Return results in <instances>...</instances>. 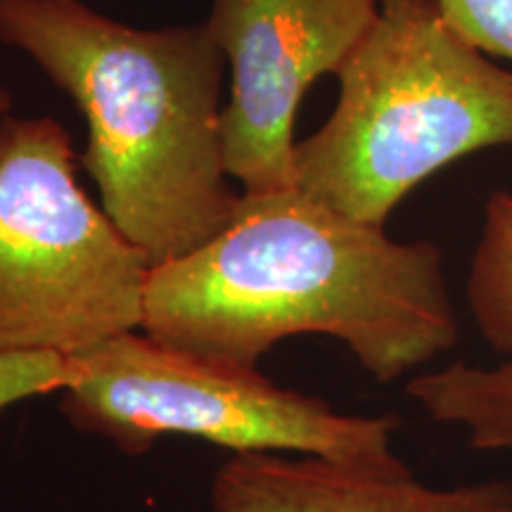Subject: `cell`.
Listing matches in <instances>:
<instances>
[{"label":"cell","instance_id":"cell-1","mask_svg":"<svg viewBox=\"0 0 512 512\" xmlns=\"http://www.w3.org/2000/svg\"><path fill=\"white\" fill-rule=\"evenodd\" d=\"M140 330L249 368L285 337L318 332L347 344L377 382L460 337L434 242H396L299 188L242 192L214 240L150 268Z\"/></svg>","mask_w":512,"mask_h":512},{"label":"cell","instance_id":"cell-2","mask_svg":"<svg viewBox=\"0 0 512 512\" xmlns=\"http://www.w3.org/2000/svg\"><path fill=\"white\" fill-rule=\"evenodd\" d=\"M0 43L34 60L86 119L79 164L150 268L233 221L223 155L226 55L204 24L136 29L81 0H0Z\"/></svg>","mask_w":512,"mask_h":512},{"label":"cell","instance_id":"cell-3","mask_svg":"<svg viewBox=\"0 0 512 512\" xmlns=\"http://www.w3.org/2000/svg\"><path fill=\"white\" fill-rule=\"evenodd\" d=\"M330 119L297 143V188L384 228L427 176L512 145V72L446 22L434 0H382L335 74Z\"/></svg>","mask_w":512,"mask_h":512},{"label":"cell","instance_id":"cell-4","mask_svg":"<svg viewBox=\"0 0 512 512\" xmlns=\"http://www.w3.org/2000/svg\"><path fill=\"white\" fill-rule=\"evenodd\" d=\"M67 128L0 121V354H83L143 325L150 264L76 181Z\"/></svg>","mask_w":512,"mask_h":512},{"label":"cell","instance_id":"cell-5","mask_svg":"<svg viewBox=\"0 0 512 512\" xmlns=\"http://www.w3.org/2000/svg\"><path fill=\"white\" fill-rule=\"evenodd\" d=\"M62 413L128 456L162 437H195L235 453H299L344 465L399 463L396 415H342L273 384L256 368L216 361L147 332H124L69 356Z\"/></svg>","mask_w":512,"mask_h":512},{"label":"cell","instance_id":"cell-6","mask_svg":"<svg viewBox=\"0 0 512 512\" xmlns=\"http://www.w3.org/2000/svg\"><path fill=\"white\" fill-rule=\"evenodd\" d=\"M382 0H214L207 27L230 67L223 155L242 192L297 188L294 119L306 91L337 74Z\"/></svg>","mask_w":512,"mask_h":512},{"label":"cell","instance_id":"cell-7","mask_svg":"<svg viewBox=\"0 0 512 512\" xmlns=\"http://www.w3.org/2000/svg\"><path fill=\"white\" fill-rule=\"evenodd\" d=\"M214 512H512V482L432 489L406 465H344L273 451L235 453L211 486Z\"/></svg>","mask_w":512,"mask_h":512},{"label":"cell","instance_id":"cell-8","mask_svg":"<svg viewBox=\"0 0 512 512\" xmlns=\"http://www.w3.org/2000/svg\"><path fill=\"white\" fill-rule=\"evenodd\" d=\"M406 392L432 420L463 427L479 451L512 453V351L494 368L458 361L422 373Z\"/></svg>","mask_w":512,"mask_h":512},{"label":"cell","instance_id":"cell-9","mask_svg":"<svg viewBox=\"0 0 512 512\" xmlns=\"http://www.w3.org/2000/svg\"><path fill=\"white\" fill-rule=\"evenodd\" d=\"M467 302L491 347L512 351V195L496 192L484 211V230L472 256Z\"/></svg>","mask_w":512,"mask_h":512},{"label":"cell","instance_id":"cell-10","mask_svg":"<svg viewBox=\"0 0 512 512\" xmlns=\"http://www.w3.org/2000/svg\"><path fill=\"white\" fill-rule=\"evenodd\" d=\"M441 15L484 55L512 62V0H434Z\"/></svg>","mask_w":512,"mask_h":512},{"label":"cell","instance_id":"cell-11","mask_svg":"<svg viewBox=\"0 0 512 512\" xmlns=\"http://www.w3.org/2000/svg\"><path fill=\"white\" fill-rule=\"evenodd\" d=\"M69 380V358L53 351L0 354V411L34 396L62 392Z\"/></svg>","mask_w":512,"mask_h":512},{"label":"cell","instance_id":"cell-12","mask_svg":"<svg viewBox=\"0 0 512 512\" xmlns=\"http://www.w3.org/2000/svg\"><path fill=\"white\" fill-rule=\"evenodd\" d=\"M12 107H15V98H12V93L8 91V86H5V83L0 81V121L8 117V114L12 112Z\"/></svg>","mask_w":512,"mask_h":512}]
</instances>
